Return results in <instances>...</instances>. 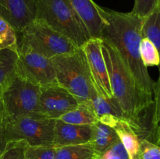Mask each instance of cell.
I'll return each mask as SVG.
<instances>
[{
    "mask_svg": "<svg viewBox=\"0 0 160 159\" xmlns=\"http://www.w3.org/2000/svg\"><path fill=\"white\" fill-rule=\"evenodd\" d=\"M103 19L102 40L112 45L119 53L144 94L153 101L155 82L141 59L143 19L132 12H120L100 7Z\"/></svg>",
    "mask_w": 160,
    "mask_h": 159,
    "instance_id": "cell-1",
    "label": "cell"
},
{
    "mask_svg": "<svg viewBox=\"0 0 160 159\" xmlns=\"http://www.w3.org/2000/svg\"><path fill=\"white\" fill-rule=\"evenodd\" d=\"M102 50L107 65L114 98L123 111L125 120L138 132L142 129L141 115L153 104L138 86L134 76L117 50L102 40Z\"/></svg>",
    "mask_w": 160,
    "mask_h": 159,
    "instance_id": "cell-2",
    "label": "cell"
},
{
    "mask_svg": "<svg viewBox=\"0 0 160 159\" xmlns=\"http://www.w3.org/2000/svg\"><path fill=\"white\" fill-rule=\"evenodd\" d=\"M35 20L65 36L78 48L92 38L80 16L66 0H36Z\"/></svg>",
    "mask_w": 160,
    "mask_h": 159,
    "instance_id": "cell-3",
    "label": "cell"
},
{
    "mask_svg": "<svg viewBox=\"0 0 160 159\" xmlns=\"http://www.w3.org/2000/svg\"><path fill=\"white\" fill-rule=\"evenodd\" d=\"M51 60L57 84L74 96L79 103L90 101L97 91L82 48H78L71 54L55 56Z\"/></svg>",
    "mask_w": 160,
    "mask_h": 159,
    "instance_id": "cell-4",
    "label": "cell"
},
{
    "mask_svg": "<svg viewBox=\"0 0 160 159\" xmlns=\"http://www.w3.org/2000/svg\"><path fill=\"white\" fill-rule=\"evenodd\" d=\"M17 37L18 48L31 50L49 59L71 54L79 48L65 36L35 19L17 33Z\"/></svg>",
    "mask_w": 160,
    "mask_h": 159,
    "instance_id": "cell-5",
    "label": "cell"
},
{
    "mask_svg": "<svg viewBox=\"0 0 160 159\" xmlns=\"http://www.w3.org/2000/svg\"><path fill=\"white\" fill-rule=\"evenodd\" d=\"M55 123L56 119L38 114L5 116V137L6 142L23 140L30 146H52Z\"/></svg>",
    "mask_w": 160,
    "mask_h": 159,
    "instance_id": "cell-6",
    "label": "cell"
},
{
    "mask_svg": "<svg viewBox=\"0 0 160 159\" xmlns=\"http://www.w3.org/2000/svg\"><path fill=\"white\" fill-rule=\"evenodd\" d=\"M40 93L39 86L16 73L2 94L5 116L38 114Z\"/></svg>",
    "mask_w": 160,
    "mask_h": 159,
    "instance_id": "cell-7",
    "label": "cell"
},
{
    "mask_svg": "<svg viewBox=\"0 0 160 159\" xmlns=\"http://www.w3.org/2000/svg\"><path fill=\"white\" fill-rule=\"evenodd\" d=\"M16 73L40 87L57 84L51 59L25 48H18Z\"/></svg>",
    "mask_w": 160,
    "mask_h": 159,
    "instance_id": "cell-8",
    "label": "cell"
},
{
    "mask_svg": "<svg viewBox=\"0 0 160 159\" xmlns=\"http://www.w3.org/2000/svg\"><path fill=\"white\" fill-rule=\"evenodd\" d=\"M81 48L85 55L94 87L97 93L106 98H113L107 65L102 50V39L91 38Z\"/></svg>",
    "mask_w": 160,
    "mask_h": 159,
    "instance_id": "cell-9",
    "label": "cell"
},
{
    "mask_svg": "<svg viewBox=\"0 0 160 159\" xmlns=\"http://www.w3.org/2000/svg\"><path fill=\"white\" fill-rule=\"evenodd\" d=\"M79 104L74 96L59 84L41 87L38 114L52 119H58Z\"/></svg>",
    "mask_w": 160,
    "mask_h": 159,
    "instance_id": "cell-10",
    "label": "cell"
},
{
    "mask_svg": "<svg viewBox=\"0 0 160 159\" xmlns=\"http://www.w3.org/2000/svg\"><path fill=\"white\" fill-rule=\"evenodd\" d=\"M36 0H0V17L20 33L35 19Z\"/></svg>",
    "mask_w": 160,
    "mask_h": 159,
    "instance_id": "cell-11",
    "label": "cell"
},
{
    "mask_svg": "<svg viewBox=\"0 0 160 159\" xmlns=\"http://www.w3.org/2000/svg\"><path fill=\"white\" fill-rule=\"evenodd\" d=\"M92 126L70 124L56 119L52 146L58 147L88 143L92 137Z\"/></svg>",
    "mask_w": 160,
    "mask_h": 159,
    "instance_id": "cell-12",
    "label": "cell"
},
{
    "mask_svg": "<svg viewBox=\"0 0 160 159\" xmlns=\"http://www.w3.org/2000/svg\"><path fill=\"white\" fill-rule=\"evenodd\" d=\"M83 20L92 38H101L103 19L100 7L93 0H66Z\"/></svg>",
    "mask_w": 160,
    "mask_h": 159,
    "instance_id": "cell-13",
    "label": "cell"
},
{
    "mask_svg": "<svg viewBox=\"0 0 160 159\" xmlns=\"http://www.w3.org/2000/svg\"><path fill=\"white\" fill-rule=\"evenodd\" d=\"M113 129L117 132L129 159H140L141 138L132 126L125 120H120Z\"/></svg>",
    "mask_w": 160,
    "mask_h": 159,
    "instance_id": "cell-14",
    "label": "cell"
},
{
    "mask_svg": "<svg viewBox=\"0 0 160 159\" xmlns=\"http://www.w3.org/2000/svg\"><path fill=\"white\" fill-rule=\"evenodd\" d=\"M118 140V136L112 128L100 122L92 125V137L89 143L98 157Z\"/></svg>",
    "mask_w": 160,
    "mask_h": 159,
    "instance_id": "cell-15",
    "label": "cell"
},
{
    "mask_svg": "<svg viewBox=\"0 0 160 159\" xmlns=\"http://www.w3.org/2000/svg\"><path fill=\"white\" fill-rule=\"evenodd\" d=\"M58 119L73 125L92 126L98 122V117L92 108L90 101L79 103L75 108L67 112Z\"/></svg>",
    "mask_w": 160,
    "mask_h": 159,
    "instance_id": "cell-16",
    "label": "cell"
},
{
    "mask_svg": "<svg viewBox=\"0 0 160 159\" xmlns=\"http://www.w3.org/2000/svg\"><path fill=\"white\" fill-rule=\"evenodd\" d=\"M90 101L98 119L103 115H110L120 119L125 120L123 111L114 97L112 98H106L95 92L92 95Z\"/></svg>",
    "mask_w": 160,
    "mask_h": 159,
    "instance_id": "cell-17",
    "label": "cell"
},
{
    "mask_svg": "<svg viewBox=\"0 0 160 159\" xmlns=\"http://www.w3.org/2000/svg\"><path fill=\"white\" fill-rule=\"evenodd\" d=\"M98 157L89 142L56 147V159H97Z\"/></svg>",
    "mask_w": 160,
    "mask_h": 159,
    "instance_id": "cell-18",
    "label": "cell"
},
{
    "mask_svg": "<svg viewBox=\"0 0 160 159\" xmlns=\"http://www.w3.org/2000/svg\"><path fill=\"white\" fill-rule=\"evenodd\" d=\"M17 53L10 50L0 51V96L16 74Z\"/></svg>",
    "mask_w": 160,
    "mask_h": 159,
    "instance_id": "cell-19",
    "label": "cell"
},
{
    "mask_svg": "<svg viewBox=\"0 0 160 159\" xmlns=\"http://www.w3.org/2000/svg\"><path fill=\"white\" fill-rule=\"evenodd\" d=\"M142 37L149 39L155 45L160 56V2L154 10L143 19Z\"/></svg>",
    "mask_w": 160,
    "mask_h": 159,
    "instance_id": "cell-20",
    "label": "cell"
},
{
    "mask_svg": "<svg viewBox=\"0 0 160 159\" xmlns=\"http://www.w3.org/2000/svg\"><path fill=\"white\" fill-rule=\"evenodd\" d=\"M10 50L18 52V37L13 27L0 17V51Z\"/></svg>",
    "mask_w": 160,
    "mask_h": 159,
    "instance_id": "cell-21",
    "label": "cell"
},
{
    "mask_svg": "<svg viewBox=\"0 0 160 159\" xmlns=\"http://www.w3.org/2000/svg\"><path fill=\"white\" fill-rule=\"evenodd\" d=\"M141 59L145 66H155L160 65V56L154 44L146 37H142L140 42Z\"/></svg>",
    "mask_w": 160,
    "mask_h": 159,
    "instance_id": "cell-22",
    "label": "cell"
},
{
    "mask_svg": "<svg viewBox=\"0 0 160 159\" xmlns=\"http://www.w3.org/2000/svg\"><path fill=\"white\" fill-rule=\"evenodd\" d=\"M28 144L23 140H12L6 143L0 159H24Z\"/></svg>",
    "mask_w": 160,
    "mask_h": 159,
    "instance_id": "cell-23",
    "label": "cell"
},
{
    "mask_svg": "<svg viewBox=\"0 0 160 159\" xmlns=\"http://www.w3.org/2000/svg\"><path fill=\"white\" fill-rule=\"evenodd\" d=\"M24 159H56V147L48 145H28Z\"/></svg>",
    "mask_w": 160,
    "mask_h": 159,
    "instance_id": "cell-24",
    "label": "cell"
},
{
    "mask_svg": "<svg viewBox=\"0 0 160 159\" xmlns=\"http://www.w3.org/2000/svg\"><path fill=\"white\" fill-rule=\"evenodd\" d=\"M158 3L159 0H134L131 12L141 18H145L154 10Z\"/></svg>",
    "mask_w": 160,
    "mask_h": 159,
    "instance_id": "cell-25",
    "label": "cell"
},
{
    "mask_svg": "<svg viewBox=\"0 0 160 159\" xmlns=\"http://www.w3.org/2000/svg\"><path fill=\"white\" fill-rule=\"evenodd\" d=\"M140 159H160V146L148 139L141 138Z\"/></svg>",
    "mask_w": 160,
    "mask_h": 159,
    "instance_id": "cell-26",
    "label": "cell"
},
{
    "mask_svg": "<svg viewBox=\"0 0 160 159\" xmlns=\"http://www.w3.org/2000/svg\"><path fill=\"white\" fill-rule=\"evenodd\" d=\"M97 159H129V157L123 144L119 140L105 151Z\"/></svg>",
    "mask_w": 160,
    "mask_h": 159,
    "instance_id": "cell-27",
    "label": "cell"
},
{
    "mask_svg": "<svg viewBox=\"0 0 160 159\" xmlns=\"http://www.w3.org/2000/svg\"><path fill=\"white\" fill-rule=\"evenodd\" d=\"M159 76L157 82L155 83L154 89H153V94H154V99H153V115L152 123L155 128L158 126L160 122V65H159Z\"/></svg>",
    "mask_w": 160,
    "mask_h": 159,
    "instance_id": "cell-28",
    "label": "cell"
},
{
    "mask_svg": "<svg viewBox=\"0 0 160 159\" xmlns=\"http://www.w3.org/2000/svg\"><path fill=\"white\" fill-rule=\"evenodd\" d=\"M6 137H5V115L4 113L0 115V154L4 151L6 146Z\"/></svg>",
    "mask_w": 160,
    "mask_h": 159,
    "instance_id": "cell-29",
    "label": "cell"
},
{
    "mask_svg": "<svg viewBox=\"0 0 160 159\" xmlns=\"http://www.w3.org/2000/svg\"><path fill=\"white\" fill-rule=\"evenodd\" d=\"M152 143H156V144L158 145V146H160V122L156 128L154 140L152 141Z\"/></svg>",
    "mask_w": 160,
    "mask_h": 159,
    "instance_id": "cell-30",
    "label": "cell"
},
{
    "mask_svg": "<svg viewBox=\"0 0 160 159\" xmlns=\"http://www.w3.org/2000/svg\"><path fill=\"white\" fill-rule=\"evenodd\" d=\"M4 113V106H3L2 100V96H0V115Z\"/></svg>",
    "mask_w": 160,
    "mask_h": 159,
    "instance_id": "cell-31",
    "label": "cell"
},
{
    "mask_svg": "<svg viewBox=\"0 0 160 159\" xmlns=\"http://www.w3.org/2000/svg\"><path fill=\"white\" fill-rule=\"evenodd\" d=\"M159 2H160V0H159Z\"/></svg>",
    "mask_w": 160,
    "mask_h": 159,
    "instance_id": "cell-32",
    "label": "cell"
},
{
    "mask_svg": "<svg viewBox=\"0 0 160 159\" xmlns=\"http://www.w3.org/2000/svg\"><path fill=\"white\" fill-rule=\"evenodd\" d=\"M0 155H1V154H0Z\"/></svg>",
    "mask_w": 160,
    "mask_h": 159,
    "instance_id": "cell-33",
    "label": "cell"
}]
</instances>
